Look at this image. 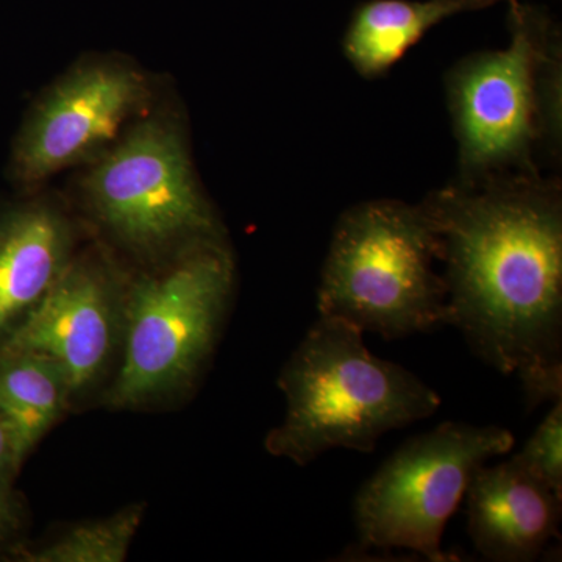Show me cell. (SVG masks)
<instances>
[{
	"label": "cell",
	"mask_w": 562,
	"mask_h": 562,
	"mask_svg": "<svg viewBox=\"0 0 562 562\" xmlns=\"http://www.w3.org/2000/svg\"><path fill=\"white\" fill-rule=\"evenodd\" d=\"M442 239L450 324L517 373L528 406L562 398L560 188L531 173L458 183L424 202Z\"/></svg>",
	"instance_id": "1"
},
{
	"label": "cell",
	"mask_w": 562,
	"mask_h": 562,
	"mask_svg": "<svg viewBox=\"0 0 562 562\" xmlns=\"http://www.w3.org/2000/svg\"><path fill=\"white\" fill-rule=\"evenodd\" d=\"M360 328L319 316L280 373L286 417L266 449L306 465L333 449L371 453L387 431L438 412L441 397L408 369L376 358Z\"/></svg>",
	"instance_id": "2"
},
{
	"label": "cell",
	"mask_w": 562,
	"mask_h": 562,
	"mask_svg": "<svg viewBox=\"0 0 562 562\" xmlns=\"http://www.w3.org/2000/svg\"><path fill=\"white\" fill-rule=\"evenodd\" d=\"M442 239L425 203H360L342 214L322 269L319 316L392 341L450 324L449 290L436 272Z\"/></svg>",
	"instance_id": "3"
},
{
	"label": "cell",
	"mask_w": 562,
	"mask_h": 562,
	"mask_svg": "<svg viewBox=\"0 0 562 562\" xmlns=\"http://www.w3.org/2000/svg\"><path fill=\"white\" fill-rule=\"evenodd\" d=\"M128 279L121 362L103 405L135 409L176 397L198 380L227 314L235 261L227 243L206 239Z\"/></svg>",
	"instance_id": "4"
},
{
	"label": "cell",
	"mask_w": 562,
	"mask_h": 562,
	"mask_svg": "<svg viewBox=\"0 0 562 562\" xmlns=\"http://www.w3.org/2000/svg\"><path fill=\"white\" fill-rule=\"evenodd\" d=\"M81 191L103 231L147 260L224 238L199 187L179 121L166 114L146 113L133 122L91 162Z\"/></svg>",
	"instance_id": "5"
},
{
	"label": "cell",
	"mask_w": 562,
	"mask_h": 562,
	"mask_svg": "<svg viewBox=\"0 0 562 562\" xmlns=\"http://www.w3.org/2000/svg\"><path fill=\"white\" fill-rule=\"evenodd\" d=\"M509 5V46L472 55L447 77L461 183L506 176L517 168L531 173L532 146L549 120L547 91L557 90V76L546 80L557 65L552 27L541 11L517 0Z\"/></svg>",
	"instance_id": "6"
},
{
	"label": "cell",
	"mask_w": 562,
	"mask_h": 562,
	"mask_svg": "<svg viewBox=\"0 0 562 562\" xmlns=\"http://www.w3.org/2000/svg\"><path fill=\"white\" fill-rule=\"evenodd\" d=\"M513 447L505 428L462 422L414 436L358 492V549L412 550L428 561H453L441 546L447 522L476 471Z\"/></svg>",
	"instance_id": "7"
},
{
	"label": "cell",
	"mask_w": 562,
	"mask_h": 562,
	"mask_svg": "<svg viewBox=\"0 0 562 562\" xmlns=\"http://www.w3.org/2000/svg\"><path fill=\"white\" fill-rule=\"evenodd\" d=\"M149 77L114 58L72 66L29 111L11 151V179L32 190L55 173L94 161L149 109Z\"/></svg>",
	"instance_id": "8"
},
{
	"label": "cell",
	"mask_w": 562,
	"mask_h": 562,
	"mask_svg": "<svg viewBox=\"0 0 562 562\" xmlns=\"http://www.w3.org/2000/svg\"><path fill=\"white\" fill-rule=\"evenodd\" d=\"M128 277L102 254H76L57 283L21 327L0 346L3 355H44L68 376L72 398L109 371L124 330Z\"/></svg>",
	"instance_id": "9"
},
{
	"label": "cell",
	"mask_w": 562,
	"mask_h": 562,
	"mask_svg": "<svg viewBox=\"0 0 562 562\" xmlns=\"http://www.w3.org/2000/svg\"><path fill=\"white\" fill-rule=\"evenodd\" d=\"M465 502L469 536L486 560L535 561L560 530L562 497L514 458L482 465Z\"/></svg>",
	"instance_id": "10"
},
{
	"label": "cell",
	"mask_w": 562,
	"mask_h": 562,
	"mask_svg": "<svg viewBox=\"0 0 562 562\" xmlns=\"http://www.w3.org/2000/svg\"><path fill=\"white\" fill-rule=\"evenodd\" d=\"M77 231L47 201L0 210V346L46 297L76 257Z\"/></svg>",
	"instance_id": "11"
},
{
	"label": "cell",
	"mask_w": 562,
	"mask_h": 562,
	"mask_svg": "<svg viewBox=\"0 0 562 562\" xmlns=\"http://www.w3.org/2000/svg\"><path fill=\"white\" fill-rule=\"evenodd\" d=\"M512 0H369L355 10L344 54L366 79L383 76L425 33L454 14Z\"/></svg>",
	"instance_id": "12"
},
{
	"label": "cell",
	"mask_w": 562,
	"mask_h": 562,
	"mask_svg": "<svg viewBox=\"0 0 562 562\" xmlns=\"http://www.w3.org/2000/svg\"><path fill=\"white\" fill-rule=\"evenodd\" d=\"M72 402L57 361L32 351L0 357V417L21 465Z\"/></svg>",
	"instance_id": "13"
},
{
	"label": "cell",
	"mask_w": 562,
	"mask_h": 562,
	"mask_svg": "<svg viewBox=\"0 0 562 562\" xmlns=\"http://www.w3.org/2000/svg\"><path fill=\"white\" fill-rule=\"evenodd\" d=\"M143 506H128L106 519L76 525L46 546L11 554L25 562H121L143 522Z\"/></svg>",
	"instance_id": "14"
},
{
	"label": "cell",
	"mask_w": 562,
	"mask_h": 562,
	"mask_svg": "<svg viewBox=\"0 0 562 562\" xmlns=\"http://www.w3.org/2000/svg\"><path fill=\"white\" fill-rule=\"evenodd\" d=\"M514 460L562 497V398L554 401L546 419L536 428Z\"/></svg>",
	"instance_id": "15"
},
{
	"label": "cell",
	"mask_w": 562,
	"mask_h": 562,
	"mask_svg": "<svg viewBox=\"0 0 562 562\" xmlns=\"http://www.w3.org/2000/svg\"><path fill=\"white\" fill-rule=\"evenodd\" d=\"M20 469L21 464L14 453L10 432L0 417V495L14 494L13 482Z\"/></svg>",
	"instance_id": "16"
},
{
	"label": "cell",
	"mask_w": 562,
	"mask_h": 562,
	"mask_svg": "<svg viewBox=\"0 0 562 562\" xmlns=\"http://www.w3.org/2000/svg\"><path fill=\"white\" fill-rule=\"evenodd\" d=\"M22 527V508L14 494L0 495V549L16 538Z\"/></svg>",
	"instance_id": "17"
}]
</instances>
